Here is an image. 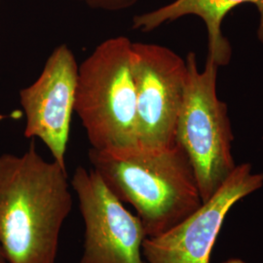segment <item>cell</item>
<instances>
[{
	"mask_svg": "<svg viewBox=\"0 0 263 263\" xmlns=\"http://www.w3.org/2000/svg\"><path fill=\"white\" fill-rule=\"evenodd\" d=\"M222 263H247L245 260H243L242 258H239V257H231V258H228L226 259V261H223Z\"/></svg>",
	"mask_w": 263,
	"mask_h": 263,
	"instance_id": "11",
	"label": "cell"
},
{
	"mask_svg": "<svg viewBox=\"0 0 263 263\" xmlns=\"http://www.w3.org/2000/svg\"><path fill=\"white\" fill-rule=\"evenodd\" d=\"M131 70L138 148L173 146L187 83L186 60L159 44L132 42Z\"/></svg>",
	"mask_w": 263,
	"mask_h": 263,
	"instance_id": "5",
	"label": "cell"
},
{
	"mask_svg": "<svg viewBox=\"0 0 263 263\" xmlns=\"http://www.w3.org/2000/svg\"><path fill=\"white\" fill-rule=\"evenodd\" d=\"M89 8L105 12H122L133 7L139 0H73Z\"/></svg>",
	"mask_w": 263,
	"mask_h": 263,
	"instance_id": "10",
	"label": "cell"
},
{
	"mask_svg": "<svg viewBox=\"0 0 263 263\" xmlns=\"http://www.w3.org/2000/svg\"><path fill=\"white\" fill-rule=\"evenodd\" d=\"M131 46L126 36L108 38L78 68L74 112L95 151L138 149Z\"/></svg>",
	"mask_w": 263,
	"mask_h": 263,
	"instance_id": "3",
	"label": "cell"
},
{
	"mask_svg": "<svg viewBox=\"0 0 263 263\" xmlns=\"http://www.w3.org/2000/svg\"><path fill=\"white\" fill-rule=\"evenodd\" d=\"M88 156L114 195L136 210L146 237L168 231L203 203L187 155L177 142L163 149L90 148Z\"/></svg>",
	"mask_w": 263,
	"mask_h": 263,
	"instance_id": "2",
	"label": "cell"
},
{
	"mask_svg": "<svg viewBox=\"0 0 263 263\" xmlns=\"http://www.w3.org/2000/svg\"><path fill=\"white\" fill-rule=\"evenodd\" d=\"M70 184L85 226L80 263H146V233L139 216L127 210L93 168L78 167Z\"/></svg>",
	"mask_w": 263,
	"mask_h": 263,
	"instance_id": "6",
	"label": "cell"
},
{
	"mask_svg": "<svg viewBox=\"0 0 263 263\" xmlns=\"http://www.w3.org/2000/svg\"><path fill=\"white\" fill-rule=\"evenodd\" d=\"M187 83L176 131V142L187 155L202 201L211 197L235 169L233 133L227 105L216 93L219 66L207 57L199 70L196 55L189 52Z\"/></svg>",
	"mask_w": 263,
	"mask_h": 263,
	"instance_id": "4",
	"label": "cell"
},
{
	"mask_svg": "<svg viewBox=\"0 0 263 263\" xmlns=\"http://www.w3.org/2000/svg\"><path fill=\"white\" fill-rule=\"evenodd\" d=\"M263 186V173L252 165H237L216 192L191 215L168 231L146 237L142 254L146 263H211L216 239L229 211Z\"/></svg>",
	"mask_w": 263,
	"mask_h": 263,
	"instance_id": "7",
	"label": "cell"
},
{
	"mask_svg": "<svg viewBox=\"0 0 263 263\" xmlns=\"http://www.w3.org/2000/svg\"><path fill=\"white\" fill-rule=\"evenodd\" d=\"M66 169L31 142L23 154L0 155V247L7 263H56L72 209Z\"/></svg>",
	"mask_w": 263,
	"mask_h": 263,
	"instance_id": "1",
	"label": "cell"
},
{
	"mask_svg": "<svg viewBox=\"0 0 263 263\" xmlns=\"http://www.w3.org/2000/svg\"><path fill=\"white\" fill-rule=\"evenodd\" d=\"M0 263H7V260L5 258V255H4V253L1 249V247H0Z\"/></svg>",
	"mask_w": 263,
	"mask_h": 263,
	"instance_id": "12",
	"label": "cell"
},
{
	"mask_svg": "<svg viewBox=\"0 0 263 263\" xmlns=\"http://www.w3.org/2000/svg\"><path fill=\"white\" fill-rule=\"evenodd\" d=\"M0 2H1V0H0Z\"/></svg>",
	"mask_w": 263,
	"mask_h": 263,
	"instance_id": "13",
	"label": "cell"
},
{
	"mask_svg": "<svg viewBox=\"0 0 263 263\" xmlns=\"http://www.w3.org/2000/svg\"><path fill=\"white\" fill-rule=\"evenodd\" d=\"M78 68L72 50L61 44L48 57L37 79L19 94L26 117L25 137L42 141L53 160L65 169Z\"/></svg>",
	"mask_w": 263,
	"mask_h": 263,
	"instance_id": "8",
	"label": "cell"
},
{
	"mask_svg": "<svg viewBox=\"0 0 263 263\" xmlns=\"http://www.w3.org/2000/svg\"><path fill=\"white\" fill-rule=\"evenodd\" d=\"M245 3L253 4L259 14L257 37L263 44V0H174L157 9L135 16L132 28L149 32L180 18L196 16L207 28L208 57L220 67L228 65L232 56L231 45L221 29L222 22L231 10Z\"/></svg>",
	"mask_w": 263,
	"mask_h": 263,
	"instance_id": "9",
	"label": "cell"
}]
</instances>
